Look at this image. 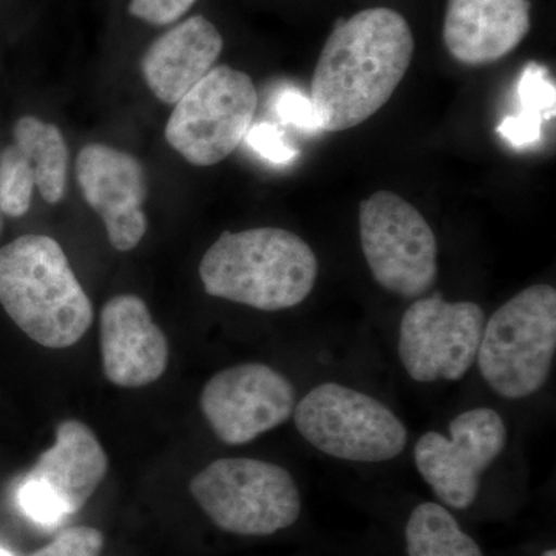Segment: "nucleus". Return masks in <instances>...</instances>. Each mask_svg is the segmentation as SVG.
I'll list each match as a JSON object with an SVG mask.
<instances>
[{
    "label": "nucleus",
    "instance_id": "obj_21",
    "mask_svg": "<svg viewBox=\"0 0 556 556\" xmlns=\"http://www.w3.org/2000/svg\"><path fill=\"white\" fill-rule=\"evenodd\" d=\"M17 504L25 517L46 529H54L68 517L56 495L38 479L25 477L17 486Z\"/></svg>",
    "mask_w": 556,
    "mask_h": 556
},
{
    "label": "nucleus",
    "instance_id": "obj_4",
    "mask_svg": "<svg viewBox=\"0 0 556 556\" xmlns=\"http://www.w3.org/2000/svg\"><path fill=\"white\" fill-rule=\"evenodd\" d=\"M555 353L556 291L533 285L485 321L477 361L497 396L519 401L546 386Z\"/></svg>",
    "mask_w": 556,
    "mask_h": 556
},
{
    "label": "nucleus",
    "instance_id": "obj_22",
    "mask_svg": "<svg viewBox=\"0 0 556 556\" xmlns=\"http://www.w3.org/2000/svg\"><path fill=\"white\" fill-rule=\"evenodd\" d=\"M104 536L93 527H73L30 556H101Z\"/></svg>",
    "mask_w": 556,
    "mask_h": 556
},
{
    "label": "nucleus",
    "instance_id": "obj_20",
    "mask_svg": "<svg viewBox=\"0 0 556 556\" xmlns=\"http://www.w3.org/2000/svg\"><path fill=\"white\" fill-rule=\"evenodd\" d=\"M36 188L35 169L20 146L0 152V212L11 218L24 217L30 211Z\"/></svg>",
    "mask_w": 556,
    "mask_h": 556
},
{
    "label": "nucleus",
    "instance_id": "obj_6",
    "mask_svg": "<svg viewBox=\"0 0 556 556\" xmlns=\"http://www.w3.org/2000/svg\"><path fill=\"white\" fill-rule=\"evenodd\" d=\"M292 416L303 439L336 459L387 463L407 447V428L393 409L340 383L313 388Z\"/></svg>",
    "mask_w": 556,
    "mask_h": 556
},
{
    "label": "nucleus",
    "instance_id": "obj_9",
    "mask_svg": "<svg viewBox=\"0 0 556 556\" xmlns=\"http://www.w3.org/2000/svg\"><path fill=\"white\" fill-rule=\"evenodd\" d=\"M485 314L473 302H445L441 294L413 303L399 327V358L419 383L455 382L477 362Z\"/></svg>",
    "mask_w": 556,
    "mask_h": 556
},
{
    "label": "nucleus",
    "instance_id": "obj_24",
    "mask_svg": "<svg viewBox=\"0 0 556 556\" xmlns=\"http://www.w3.org/2000/svg\"><path fill=\"white\" fill-rule=\"evenodd\" d=\"M247 141L260 156L270 163L288 164L299 155L298 149L288 144L281 131L273 124L260 123L251 126Z\"/></svg>",
    "mask_w": 556,
    "mask_h": 556
},
{
    "label": "nucleus",
    "instance_id": "obj_25",
    "mask_svg": "<svg viewBox=\"0 0 556 556\" xmlns=\"http://www.w3.org/2000/svg\"><path fill=\"white\" fill-rule=\"evenodd\" d=\"M276 113L285 124H292V126L311 131V134L320 130L311 98H306L299 90L281 91L277 97Z\"/></svg>",
    "mask_w": 556,
    "mask_h": 556
},
{
    "label": "nucleus",
    "instance_id": "obj_11",
    "mask_svg": "<svg viewBox=\"0 0 556 556\" xmlns=\"http://www.w3.org/2000/svg\"><path fill=\"white\" fill-rule=\"evenodd\" d=\"M291 380L269 365L251 362L217 372L201 391L200 407L219 441L243 445L294 415Z\"/></svg>",
    "mask_w": 556,
    "mask_h": 556
},
{
    "label": "nucleus",
    "instance_id": "obj_18",
    "mask_svg": "<svg viewBox=\"0 0 556 556\" xmlns=\"http://www.w3.org/2000/svg\"><path fill=\"white\" fill-rule=\"evenodd\" d=\"M405 544L408 556H484L477 541L437 503L413 508L405 527Z\"/></svg>",
    "mask_w": 556,
    "mask_h": 556
},
{
    "label": "nucleus",
    "instance_id": "obj_1",
    "mask_svg": "<svg viewBox=\"0 0 556 556\" xmlns=\"http://www.w3.org/2000/svg\"><path fill=\"white\" fill-rule=\"evenodd\" d=\"M415 54L407 20L390 9L358 11L325 42L311 84L320 130L361 126L390 101Z\"/></svg>",
    "mask_w": 556,
    "mask_h": 556
},
{
    "label": "nucleus",
    "instance_id": "obj_26",
    "mask_svg": "<svg viewBox=\"0 0 556 556\" xmlns=\"http://www.w3.org/2000/svg\"><path fill=\"white\" fill-rule=\"evenodd\" d=\"M0 556H14L9 548L0 546Z\"/></svg>",
    "mask_w": 556,
    "mask_h": 556
},
{
    "label": "nucleus",
    "instance_id": "obj_23",
    "mask_svg": "<svg viewBox=\"0 0 556 556\" xmlns=\"http://www.w3.org/2000/svg\"><path fill=\"white\" fill-rule=\"evenodd\" d=\"M199 0H130L129 14L155 27L177 24Z\"/></svg>",
    "mask_w": 556,
    "mask_h": 556
},
{
    "label": "nucleus",
    "instance_id": "obj_7",
    "mask_svg": "<svg viewBox=\"0 0 556 556\" xmlns=\"http://www.w3.org/2000/svg\"><path fill=\"white\" fill-rule=\"evenodd\" d=\"M257 104L251 76L217 65L175 104L164 137L193 166H214L247 138Z\"/></svg>",
    "mask_w": 556,
    "mask_h": 556
},
{
    "label": "nucleus",
    "instance_id": "obj_15",
    "mask_svg": "<svg viewBox=\"0 0 556 556\" xmlns=\"http://www.w3.org/2000/svg\"><path fill=\"white\" fill-rule=\"evenodd\" d=\"M225 40L207 17L179 21L150 43L141 72L150 91L164 104H177L217 64Z\"/></svg>",
    "mask_w": 556,
    "mask_h": 556
},
{
    "label": "nucleus",
    "instance_id": "obj_19",
    "mask_svg": "<svg viewBox=\"0 0 556 556\" xmlns=\"http://www.w3.org/2000/svg\"><path fill=\"white\" fill-rule=\"evenodd\" d=\"M521 112L507 116L497 127L501 137L515 148L533 144L541 137L544 121L555 116V86L547 70L532 62L527 65L518 84Z\"/></svg>",
    "mask_w": 556,
    "mask_h": 556
},
{
    "label": "nucleus",
    "instance_id": "obj_14",
    "mask_svg": "<svg viewBox=\"0 0 556 556\" xmlns=\"http://www.w3.org/2000/svg\"><path fill=\"white\" fill-rule=\"evenodd\" d=\"M532 0H448L444 38L448 53L466 65L506 58L530 30Z\"/></svg>",
    "mask_w": 556,
    "mask_h": 556
},
{
    "label": "nucleus",
    "instance_id": "obj_2",
    "mask_svg": "<svg viewBox=\"0 0 556 556\" xmlns=\"http://www.w3.org/2000/svg\"><path fill=\"white\" fill-rule=\"evenodd\" d=\"M0 305L36 343L68 348L93 324V305L61 244L27 233L0 248Z\"/></svg>",
    "mask_w": 556,
    "mask_h": 556
},
{
    "label": "nucleus",
    "instance_id": "obj_12",
    "mask_svg": "<svg viewBox=\"0 0 556 556\" xmlns=\"http://www.w3.org/2000/svg\"><path fill=\"white\" fill-rule=\"evenodd\" d=\"M76 177L87 204L104 222L110 244L131 251L148 232L149 182L144 167L130 153L105 144H89L76 160Z\"/></svg>",
    "mask_w": 556,
    "mask_h": 556
},
{
    "label": "nucleus",
    "instance_id": "obj_10",
    "mask_svg": "<svg viewBox=\"0 0 556 556\" xmlns=\"http://www.w3.org/2000/svg\"><path fill=\"white\" fill-rule=\"evenodd\" d=\"M450 438L428 431L415 447L424 481L447 507L464 510L477 501L481 477L506 448L507 428L492 408L460 413L448 426Z\"/></svg>",
    "mask_w": 556,
    "mask_h": 556
},
{
    "label": "nucleus",
    "instance_id": "obj_13",
    "mask_svg": "<svg viewBox=\"0 0 556 556\" xmlns=\"http://www.w3.org/2000/svg\"><path fill=\"white\" fill-rule=\"evenodd\" d=\"M101 354L105 378L116 387L156 382L169 362L166 334L138 295L112 298L101 311Z\"/></svg>",
    "mask_w": 556,
    "mask_h": 556
},
{
    "label": "nucleus",
    "instance_id": "obj_8",
    "mask_svg": "<svg viewBox=\"0 0 556 556\" xmlns=\"http://www.w3.org/2000/svg\"><path fill=\"white\" fill-rule=\"evenodd\" d=\"M362 252L380 287L405 299L427 294L438 278V240L426 218L390 190L358 211Z\"/></svg>",
    "mask_w": 556,
    "mask_h": 556
},
{
    "label": "nucleus",
    "instance_id": "obj_27",
    "mask_svg": "<svg viewBox=\"0 0 556 556\" xmlns=\"http://www.w3.org/2000/svg\"><path fill=\"white\" fill-rule=\"evenodd\" d=\"M543 556H556L555 548H551V551L544 552Z\"/></svg>",
    "mask_w": 556,
    "mask_h": 556
},
{
    "label": "nucleus",
    "instance_id": "obj_17",
    "mask_svg": "<svg viewBox=\"0 0 556 556\" xmlns=\"http://www.w3.org/2000/svg\"><path fill=\"white\" fill-rule=\"evenodd\" d=\"M14 144L30 160L36 188L49 204H58L67 190L68 148L60 127L36 116L14 124Z\"/></svg>",
    "mask_w": 556,
    "mask_h": 556
},
{
    "label": "nucleus",
    "instance_id": "obj_28",
    "mask_svg": "<svg viewBox=\"0 0 556 556\" xmlns=\"http://www.w3.org/2000/svg\"><path fill=\"white\" fill-rule=\"evenodd\" d=\"M0 232H2V218H0Z\"/></svg>",
    "mask_w": 556,
    "mask_h": 556
},
{
    "label": "nucleus",
    "instance_id": "obj_5",
    "mask_svg": "<svg viewBox=\"0 0 556 556\" xmlns=\"http://www.w3.org/2000/svg\"><path fill=\"white\" fill-rule=\"evenodd\" d=\"M189 486L208 519L236 535H273L294 526L302 514L295 479L266 460L223 457L197 473Z\"/></svg>",
    "mask_w": 556,
    "mask_h": 556
},
{
    "label": "nucleus",
    "instance_id": "obj_3",
    "mask_svg": "<svg viewBox=\"0 0 556 556\" xmlns=\"http://www.w3.org/2000/svg\"><path fill=\"white\" fill-rule=\"evenodd\" d=\"M318 276L313 249L278 228L223 232L200 263L204 291L260 311L294 308L308 299Z\"/></svg>",
    "mask_w": 556,
    "mask_h": 556
},
{
    "label": "nucleus",
    "instance_id": "obj_16",
    "mask_svg": "<svg viewBox=\"0 0 556 556\" xmlns=\"http://www.w3.org/2000/svg\"><path fill=\"white\" fill-rule=\"evenodd\" d=\"M108 471V453L97 434L79 420H64L53 447L39 456L27 477L49 486L72 515L86 506Z\"/></svg>",
    "mask_w": 556,
    "mask_h": 556
}]
</instances>
